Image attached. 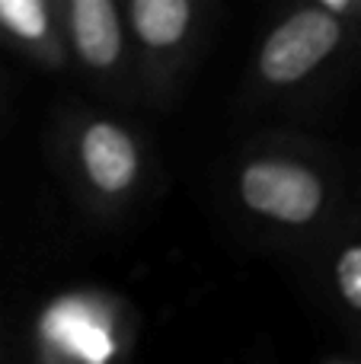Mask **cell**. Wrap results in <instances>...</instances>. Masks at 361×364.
I'll use <instances>...</instances> for the list:
<instances>
[{
    "instance_id": "1",
    "label": "cell",
    "mask_w": 361,
    "mask_h": 364,
    "mask_svg": "<svg viewBox=\"0 0 361 364\" xmlns=\"http://www.w3.org/2000/svg\"><path fill=\"white\" fill-rule=\"evenodd\" d=\"M237 192L253 214L285 227H307L326 208V182L320 173L279 157H262L243 166Z\"/></svg>"
},
{
    "instance_id": "2",
    "label": "cell",
    "mask_w": 361,
    "mask_h": 364,
    "mask_svg": "<svg viewBox=\"0 0 361 364\" xmlns=\"http://www.w3.org/2000/svg\"><path fill=\"white\" fill-rule=\"evenodd\" d=\"M343 19L323 4L285 16L259 48V77L272 87H291L320 68L343 42Z\"/></svg>"
},
{
    "instance_id": "3",
    "label": "cell",
    "mask_w": 361,
    "mask_h": 364,
    "mask_svg": "<svg viewBox=\"0 0 361 364\" xmlns=\"http://www.w3.org/2000/svg\"><path fill=\"white\" fill-rule=\"evenodd\" d=\"M77 157L87 182L106 198H119L138 182V144L115 122H90L77 141Z\"/></svg>"
},
{
    "instance_id": "4",
    "label": "cell",
    "mask_w": 361,
    "mask_h": 364,
    "mask_svg": "<svg viewBox=\"0 0 361 364\" xmlns=\"http://www.w3.org/2000/svg\"><path fill=\"white\" fill-rule=\"evenodd\" d=\"M42 339L58 355H70L80 364H106L115 352L102 316L83 301H58L45 310Z\"/></svg>"
},
{
    "instance_id": "5",
    "label": "cell",
    "mask_w": 361,
    "mask_h": 364,
    "mask_svg": "<svg viewBox=\"0 0 361 364\" xmlns=\"http://www.w3.org/2000/svg\"><path fill=\"white\" fill-rule=\"evenodd\" d=\"M68 32L77 58L90 70H112L125 48L122 13L112 0H70Z\"/></svg>"
},
{
    "instance_id": "6",
    "label": "cell",
    "mask_w": 361,
    "mask_h": 364,
    "mask_svg": "<svg viewBox=\"0 0 361 364\" xmlns=\"http://www.w3.org/2000/svg\"><path fill=\"white\" fill-rule=\"evenodd\" d=\"M195 6L189 0H131L128 19L138 42L151 51H170L189 36Z\"/></svg>"
},
{
    "instance_id": "7",
    "label": "cell",
    "mask_w": 361,
    "mask_h": 364,
    "mask_svg": "<svg viewBox=\"0 0 361 364\" xmlns=\"http://www.w3.org/2000/svg\"><path fill=\"white\" fill-rule=\"evenodd\" d=\"M0 42L32 55L58 58L51 6L45 0H0Z\"/></svg>"
},
{
    "instance_id": "8",
    "label": "cell",
    "mask_w": 361,
    "mask_h": 364,
    "mask_svg": "<svg viewBox=\"0 0 361 364\" xmlns=\"http://www.w3.org/2000/svg\"><path fill=\"white\" fill-rule=\"evenodd\" d=\"M336 288L349 307L361 310V243H352L336 259Z\"/></svg>"
}]
</instances>
